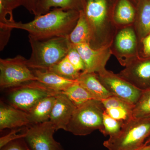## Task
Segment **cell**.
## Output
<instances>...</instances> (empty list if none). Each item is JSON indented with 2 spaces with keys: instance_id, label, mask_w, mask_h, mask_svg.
Returning <instances> with one entry per match:
<instances>
[{
  "instance_id": "cell-20",
  "label": "cell",
  "mask_w": 150,
  "mask_h": 150,
  "mask_svg": "<svg viewBox=\"0 0 150 150\" xmlns=\"http://www.w3.org/2000/svg\"><path fill=\"white\" fill-rule=\"evenodd\" d=\"M137 43V36L131 28H126L121 30L115 38V48L123 55H132L135 53Z\"/></svg>"
},
{
  "instance_id": "cell-5",
  "label": "cell",
  "mask_w": 150,
  "mask_h": 150,
  "mask_svg": "<svg viewBox=\"0 0 150 150\" xmlns=\"http://www.w3.org/2000/svg\"><path fill=\"white\" fill-rule=\"evenodd\" d=\"M37 81L27 59L21 55L0 59V87L1 89L17 87Z\"/></svg>"
},
{
  "instance_id": "cell-25",
  "label": "cell",
  "mask_w": 150,
  "mask_h": 150,
  "mask_svg": "<svg viewBox=\"0 0 150 150\" xmlns=\"http://www.w3.org/2000/svg\"><path fill=\"white\" fill-rule=\"evenodd\" d=\"M150 115V88L142 91L139 98L134 105L132 117L134 118H141Z\"/></svg>"
},
{
  "instance_id": "cell-1",
  "label": "cell",
  "mask_w": 150,
  "mask_h": 150,
  "mask_svg": "<svg viewBox=\"0 0 150 150\" xmlns=\"http://www.w3.org/2000/svg\"><path fill=\"white\" fill-rule=\"evenodd\" d=\"M79 11H66L56 8L42 15L35 16L28 23H0V28L25 30L28 37L35 40H43L55 37H68L76 24Z\"/></svg>"
},
{
  "instance_id": "cell-28",
  "label": "cell",
  "mask_w": 150,
  "mask_h": 150,
  "mask_svg": "<svg viewBox=\"0 0 150 150\" xmlns=\"http://www.w3.org/2000/svg\"><path fill=\"white\" fill-rule=\"evenodd\" d=\"M28 128L24 127L11 129V131L8 134L1 137L0 138V149L14 140L25 138Z\"/></svg>"
},
{
  "instance_id": "cell-31",
  "label": "cell",
  "mask_w": 150,
  "mask_h": 150,
  "mask_svg": "<svg viewBox=\"0 0 150 150\" xmlns=\"http://www.w3.org/2000/svg\"><path fill=\"white\" fill-rule=\"evenodd\" d=\"M39 0H22L21 6H23L30 13L34 14L35 8Z\"/></svg>"
},
{
  "instance_id": "cell-8",
  "label": "cell",
  "mask_w": 150,
  "mask_h": 150,
  "mask_svg": "<svg viewBox=\"0 0 150 150\" xmlns=\"http://www.w3.org/2000/svg\"><path fill=\"white\" fill-rule=\"evenodd\" d=\"M97 74L101 83L113 96L131 104L134 105L138 101L143 90L106 70Z\"/></svg>"
},
{
  "instance_id": "cell-29",
  "label": "cell",
  "mask_w": 150,
  "mask_h": 150,
  "mask_svg": "<svg viewBox=\"0 0 150 150\" xmlns=\"http://www.w3.org/2000/svg\"><path fill=\"white\" fill-rule=\"evenodd\" d=\"M1 150H32L24 138H20L10 142L1 148Z\"/></svg>"
},
{
  "instance_id": "cell-34",
  "label": "cell",
  "mask_w": 150,
  "mask_h": 150,
  "mask_svg": "<svg viewBox=\"0 0 150 150\" xmlns=\"http://www.w3.org/2000/svg\"><path fill=\"white\" fill-rule=\"evenodd\" d=\"M137 150H150V144Z\"/></svg>"
},
{
  "instance_id": "cell-15",
  "label": "cell",
  "mask_w": 150,
  "mask_h": 150,
  "mask_svg": "<svg viewBox=\"0 0 150 150\" xmlns=\"http://www.w3.org/2000/svg\"><path fill=\"white\" fill-rule=\"evenodd\" d=\"M37 81L54 91L61 93L77 82L66 79L48 70L32 69Z\"/></svg>"
},
{
  "instance_id": "cell-12",
  "label": "cell",
  "mask_w": 150,
  "mask_h": 150,
  "mask_svg": "<svg viewBox=\"0 0 150 150\" xmlns=\"http://www.w3.org/2000/svg\"><path fill=\"white\" fill-rule=\"evenodd\" d=\"M76 107L64 93L56 96V100L50 115V120L56 131L63 129L67 131V127Z\"/></svg>"
},
{
  "instance_id": "cell-23",
  "label": "cell",
  "mask_w": 150,
  "mask_h": 150,
  "mask_svg": "<svg viewBox=\"0 0 150 150\" xmlns=\"http://www.w3.org/2000/svg\"><path fill=\"white\" fill-rule=\"evenodd\" d=\"M62 93L69 98L76 108L79 107L91 100L95 99L91 94L78 81L70 86Z\"/></svg>"
},
{
  "instance_id": "cell-22",
  "label": "cell",
  "mask_w": 150,
  "mask_h": 150,
  "mask_svg": "<svg viewBox=\"0 0 150 150\" xmlns=\"http://www.w3.org/2000/svg\"><path fill=\"white\" fill-rule=\"evenodd\" d=\"M137 10L131 0H118L113 10L114 21L121 25L133 22L136 17Z\"/></svg>"
},
{
  "instance_id": "cell-16",
  "label": "cell",
  "mask_w": 150,
  "mask_h": 150,
  "mask_svg": "<svg viewBox=\"0 0 150 150\" xmlns=\"http://www.w3.org/2000/svg\"><path fill=\"white\" fill-rule=\"evenodd\" d=\"M77 81L91 94L95 99L101 101L113 96L101 83L96 73L82 72Z\"/></svg>"
},
{
  "instance_id": "cell-17",
  "label": "cell",
  "mask_w": 150,
  "mask_h": 150,
  "mask_svg": "<svg viewBox=\"0 0 150 150\" xmlns=\"http://www.w3.org/2000/svg\"><path fill=\"white\" fill-rule=\"evenodd\" d=\"M85 0H39L34 15L39 16L49 12L52 8L63 9L64 10H83Z\"/></svg>"
},
{
  "instance_id": "cell-9",
  "label": "cell",
  "mask_w": 150,
  "mask_h": 150,
  "mask_svg": "<svg viewBox=\"0 0 150 150\" xmlns=\"http://www.w3.org/2000/svg\"><path fill=\"white\" fill-rule=\"evenodd\" d=\"M75 46L84 63L85 71L83 72L99 74L106 70L105 65L110 55L108 47L94 49L88 43H83Z\"/></svg>"
},
{
  "instance_id": "cell-14",
  "label": "cell",
  "mask_w": 150,
  "mask_h": 150,
  "mask_svg": "<svg viewBox=\"0 0 150 150\" xmlns=\"http://www.w3.org/2000/svg\"><path fill=\"white\" fill-rule=\"evenodd\" d=\"M101 101L104 106L105 112L112 118L125 123L133 118L132 110L134 105L114 96Z\"/></svg>"
},
{
  "instance_id": "cell-10",
  "label": "cell",
  "mask_w": 150,
  "mask_h": 150,
  "mask_svg": "<svg viewBox=\"0 0 150 150\" xmlns=\"http://www.w3.org/2000/svg\"><path fill=\"white\" fill-rule=\"evenodd\" d=\"M118 75L142 90L150 88V57L129 62Z\"/></svg>"
},
{
  "instance_id": "cell-7",
  "label": "cell",
  "mask_w": 150,
  "mask_h": 150,
  "mask_svg": "<svg viewBox=\"0 0 150 150\" xmlns=\"http://www.w3.org/2000/svg\"><path fill=\"white\" fill-rule=\"evenodd\" d=\"M56 131L54 125L48 121L28 127L24 139L32 150H65L54 139Z\"/></svg>"
},
{
  "instance_id": "cell-6",
  "label": "cell",
  "mask_w": 150,
  "mask_h": 150,
  "mask_svg": "<svg viewBox=\"0 0 150 150\" xmlns=\"http://www.w3.org/2000/svg\"><path fill=\"white\" fill-rule=\"evenodd\" d=\"M9 89L8 104L27 113L44 98L62 93L54 91L37 81Z\"/></svg>"
},
{
  "instance_id": "cell-4",
  "label": "cell",
  "mask_w": 150,
  "mask_h": 150,
  "mask_svg": "<svg viewBox=\"0 0 150 150\" xmlns=\"http://www.w3.org/2000/svg\"><path fill=\"white\" fill-rule=\"evenodd\" d=\"M105 112L102 101L92 99L76 108L67 127V131L78 136H85L103 128Z\"/></svg>"
},
{
  "instance_id": "cell-32",
  "label": "cell",
  "mask_w": 150,
  "mask_h": 150,
  "mask_svg": "<svg viewBox=\"0 0 150 150\" xmlns=\"http://www.w3.org/2000/svg\"><path fill=\"white\" fill-rule=\"evenodd\" d=\"M143 46V52L146 57H150V33L142 40Z\"/></svg>"
},
{
  "instance_id": "cell-27",
  "label": "cell",
  "mask_w": 150,
  "mask_h": 150,
  "mask_svg": "<svg viewBox=\"0 0 150 150\" xmlns=\"http://www.w3.org/2000/svg\"><path fill=\"white\" fill-rule=\"evenodd\" d=\"M66 57L77 71L81 73L85 71L84 63L75 46L71 45Z\"/></svg>"
},
{
  "instance_id": "cell-30",
  "label": "cell",
  "mask_w": 150,
  "mask_h": 150,
  "mask_svg": "<svg viewBox=\"0 0 150 150\" xmlns=\"http://www.w3.org/2000/svg\"><path fill=\"white\" fill-rule=\"evenodd\" d=\"M13 11L5 7L2 1L0 0V23H8L15 22Z\"/></svg>"
},
{
  "instance_id": "cell-3",
  "label": "cell",
  "mask_w": 150,
  "mask_h": 150,
  "mask_svg": "<svg viewBox=\"0 0 150 150\" xmlns=\"http://www.w3.org/2000/svg\"><path fill=\"white\" fill-rule=\"evenodd\" d=\"M150 144V115L125 122L120 132L103 145L108 150H137Z\"/></svg>"
},
{
  "instance_id": "cell-26",
  "label": "cell",
  "mask_w": 150,
  "mask_h": 150,
  "mask_svg": "<svg viewBox=\"0 0 150 150\" xmlns=\"http://www.w3.org/2000/svg\"><path fill=\"white\" fill-rule=\"evenodd\" d=\"M124 123L112 118L104 112L103 115V128L100 132L105 137H112L120 132Z\"/></svg>"
},
{
  "instance_id": "cell-35",
  "label": "cell",
  "mask_w": 150,
  "mask_h": 150,
  "mask_svg": "<svg viewBox=\"0 0 150 150\" xmlns=\"http://www.w3.org/2000/svg\"><path fill=\"white\" fill-rule=\"evenodd\" d=\"M133 1H134L136 2H137V3H138V2L139 1V0H133Z\"/></svg>"
},
{
  "instance_id": "cell-11",
  "label": "cell",
  "mask_w": 150,
  "mask_h": 150,
  "mask_svg": "<svg viewBox=\"0 0 150 150\" xmlns=\"http://www.w3.org/2000/svg\"><path fill=\"white\" fill-rule=\"evenodd\" d=\"M84 13L92 32V40L102 29L108 12V0H85Z\"/></svg>"
},
{
  "instance_id": "cell-2",
  "label": "cell",
  "mask_w": 150,
  "mask_h": 150,
  "mask_svg": "<svg viewBox=\"0 0 150 150\" xmlns=\"http://www.w3.org/2000/svg\"><path fill=\"white\" fill-rule=\"evenodd\" d=\"M68 36L43 40L28 37L32 52L27 66L31 69L46 70L62 61L71 47Z\"/></svg>"
},
{
  "instance_id": "cell-21",
  "label": "cell",
  "mask_w": 150,
  "mask_h": 150,
  "mask_svg": "<svg viewBox=\"0 0 150 150\" xmlns=\"http://www.w3.org/2000/svg\"><path fill=\"white\" fill-rule=\"evenodd\" d=\"M136 10L137 31L142 40L150 33V0H139Z\"/></svg>"
},
{
  "instance_id": "cell-18",
  "label": "cell",
  "mask_w": 150,
  "mask_h": 150,
  "mask_svg": "<svg viewBox=\"0 0 150 150\" xmlns=\"http://www.w3.org/2000/svg\"><path fill=\"white\" fill-rule=\"evenodd\" d=\"M56 96H51L41 99L28 112V119L32 126L49 121Z\"/></svg>"
},
{
  "instance_id": "cell-24",
  "label": "cell",
  "mask_w": 150,
  "mask_h": 150,
  "mask_svg": "<svg viewBox=\"0 0 150 150\" xmlns=\"http://www.w3.org/2000/svg\"><path fill=\"white\" fill-rule=\"evenodd\" d=\"M53 72L66 79L77 80L81 72L77 71L70 63L67 57H65L57 64L46 70Z\"/></svg>"
},
{
  "instance_id": "cell-19",
  "label": "cell",
  "mask_w": 150,
  "mask_h": 150,
  "mask_svg": "<svg viewBox=\"0 0 150 150\" xmlns=\"http://www.w3.org/2000/svg\"><path fill=\"white\" fill-rule=\"evenodd\" d=\"M68 38L73 46L83 43H88L91 45L92 38L91 30L83 10L80 11L76 24Z\"/></svg>"
},
{
  "instance_id": "cell-33",
  "label": "cell",
  "mask_w": 150,
  "mask_h": 150,
  "mask_svg": "<svg viewBox=\"0 0 150 150\" xmlns=\"http://www.w3.org/2000/svg\"><path fill=\"white\" fill-rule=\"evenodd\" d=\"M6 8L13 11L15 8L21 6L22 0H1Z\"/></svg>"
},
{
  "instance_id": "cell-13",
  "label": "cell",
  "mask_w": 150,
  "mask_h": 150,
  "mask_svg": "<svg viewBox=\"0 0 150 150\" xmlns=\"http://www.w3.org/2000/svg\"><path fill=\"white\" fill-rule=\"evenodd\" d=\"M32 126L28 119V114L1 100L0 130L15 129Z\"/></svg>"
}]
</instances>
